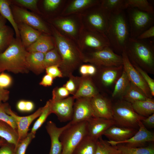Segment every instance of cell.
Returning a JSON list of instances; mask_svg holds the SVG:
<instances>
[{
  "label": "cell",
  "mask_w": 154,
  "mask_h": 154,
  "mask_svg": "<svg viewBox=\"0 0 154 154\" xmlns=\"http://www.w3.org/2000/svg\"><path fill=\"white\" fill-rule=\"evenodd\" d=\"M44 109L38 119L34 123L31 132L36 134V131L40 127L46 120L48 116L51 114L49 103L48 101L44 105Z\"/></svg>",
  "instance_id": "cell-39"
},
{
  "label": "cell",
  "mask_w": 154,
  "mask_h": 154,
  "mask_svg": "<svg viewBox=\"0 0 154 154\" xmlns=\"http://www.w3.org/2000/svg\"><path fill=\"white\" fill-rule=\"evenodd\" d=\"M115 125L113 119L92 117L87 121V135L98 140L108 128Z\"/></svg>",
  "instance_id": "cell-17"
},
{
  "label": "cell",
  "mask_w": 154,
  "mask_h": 154,
  "mask_svg": "<svg viewBox=\"0 0 154 154\" xmlns=\"http://www.w3.org/2000/svg\"><path fill=\"white\" fill-rule=\"evenodd\" d=\"M44 108V106L39 108L33 114L29 116H20L12 111L9 106L7 108L6 113L13 117L16 123L19 143L26 137L28 133L30 125L35 119L40 116Z\"/></svg>",
  "instance_id": "cell-12"
},
{
  "label": "cell",
  "mask_w": 154,
  "mask_h": 154,
  "mask_svg": "<svg viewBox=\"0 0 154 154\" xmlns=\"http://www.w3.org/2000/svg\"><path fill=\"white\" fill-rule=\"evenodd\" d=\"M6 19L1 15H0V29L5 25Z\"/></svg>",
  "instance_id": "cell-58"
},
{
  "label": "cell",
  "mask_w": 154,
  "mask_h": 154,
  "mask_svg": "<svg viewBox=\"0 0 154 154\" xmlns=\"http://www.w3.org/2000/svg\"><path fill=\"white\" fill-rule=\"evenodd\" d=\"M87 135V121L71 124L61 135V154H73L82 139Z\"/></svg>",
  "instance_id": "cell-6"
},
{
  "label": "cell",
  "mask_w": 154,
  "mask_h": 154,
  "mask_svg": "<svg viewBox=\"0 0 154 154\" xmlns=\"http://www.w3.org/2000/svg\"><path fill=\"white\" fill-rule=\"evenodd\" d=\"M130 82L126 73L123 70L121 75L115 84L112 94V97L121 99L127 89Z\"/></svg>",
  "instance_id": "cell-31"
},
{
  "label": "cell",
  "mask_w": 154,
  "mask_h": 154,
  "mask_svg": "<svg viewBox=\"0 0 154 154\" xmlns=\"http://www.w3.org/2000/svg\"><path fill=\"white\" fill-rule=\"evenodd\" d=\"M7 142V141L3 139H0V146Z\"/></svg>",
  "instance_id": "cell-59"
},
{
  "label": "cell",
  "mask_w": 154,
  "mask_h": 154,
  "mask_svg": "<svg viewBox=\"0 0 154 154\" xmlns=\"http://www.w3.org/2000/svg\"><path fill=\"white\" fill-rule=\"evenodd\" d=\"M61 62V57L56 49L54 48L45 54L44 64L45 69L55 65H58L59 67Z\"/></svg>",
  "instance_id": "cell-37"
},
{
  "label": "cell",
  "mask_w": 154,
  "mask_h": 154,
  "mask_svg": "<svg viewBox=\"0 0 154 154\" xmlns=\"http://www.w3.org/2000/svg\"><path fill=\"white\" fill-rule=\"evenodd\" d=\"M69 79L63 86L69 92L73 95L77 91L81 79V77H75L72 74L70 76Z\"/></svg>",
  "instance_id": "cell-43"
},
{
  "label": "cell",
  "mask_w": 154,
  "mask_h": 154,
  "mask_svg": "<svg viewBox=\"0 0 154 154\" xmlns=\"http://www.w3.org/2000/svg\"><path fill=\"white\" fill-rule=\"evenodd\" d=\"M93 81L89 76L81 77L78 88L73 96L75 99L83 98H91L98 94Z\"/></svg>",
  "instance_id": "cell-20"
},
{
  "label": "cell",
  "mask_w": 154,
  "mask_h": 154,
  "mask_svg": "<svg viewBox=\"0 0 154 154\" xmlns=\"http://www.w3.org/2000/svg\"><path fill=\"white\" fill-rule=\"evenodd\" d=\"M35 134L31 132L25 139L19 142L15 147L14 154H25L29 145L35 137Z\"/></svg>",
  "instance_id": "cell-40"
},
{
  "label": "cell",
  "mask_w": 154,
  "mask_h": 154,
  "mask_svg": "<svg viewBox=\"0 0 154 154\" xmlns=\"http://www.w3.org/2000/svg\"><path fill=\"white\" fill-rule=\"evenodd\" d=\"M60 0H45L44 4L45 9L48 11H52L56 9L59 5Z\"/></svg>",
  "instance_id": "cell-51"
},
{
  "label": "cell",
  "mask_w": 154,
  "mask_h": 154,
  "mask_svg": "<svg viewBox=\"0 0 154 154\" xmlns=\"http://www.w3.org/2000/svg\"><path fill=\"white\" fill-rule=\"evenodd\" d=\"M101 70L100 80L102 85L106 87L115 84L123 70L122 65L119 66L102 67Z\"/></svg>",
  "instance_id": "cell-22"
},
{
  "label": "cell",
  "mask_w": 154,
  "mask_h": 154,
  "mask_svg": "<svg viewBox=\"0 0 154 154\" xmlns=\"http://www.w3.org/2000/svg\"><path fill=\"white\" fill-rule=\"evenodd\" d=\"M131 104L135 112L141 116L147 117L154 114V100L153 98L137 101Z\"/></svg>",
  "instance_id": "cell-26"
},
{
  "label": "cell",
  "mask_w": 154,
  "mask_h": 154,
  "mask_svg": "<svg viewBox=\"0 0 154 154\" xmlns=\"http://www.w3.org/2000/svg\"><path fill=\"white\" fill-rule=\"evenodd\" d=\"M45 69L46 74L51 76L54 79L63 76L61 71L59 68V66L58 65L49 66L46 68Z\"/></svg>",
  "instance_id": "cell-48"
},
{
  "label": "cell",
  "mask_w": 154,
  "mask_h": 154,
  "mask_svg": "<svg viewBox=\"0 0 154 154\" xmlns=\"http://www.w3.org/2000/svg\"><path fill=\"white\" fill-rule=\"evenodd\" d=\"M113 111L115 125L120 127L137 129L139 122L145 117L136 113L131 103L122 99L113 105Z\"/></svg>",
  "instance_id": "cell-5"
},
{
  "label": "cell",
  "mask_w": 154,
  "mask_h": 154,
  "mask_svg": "<svg viewBox=\"0 0 154 154\" xmlns=\"http://www.w3.org/2000/svg\"><path fill=\"white\" fill-rule=\"evenodd\" d=\"M111 14L101 5L90 12L87 21L92 31L105 33L108 28Z\"/></svg>",
  "instance_id": "cell-9"
},
{
  "label": "cell",
  "mask_w": 154,
  "mask_h": 154,
  "mask_svg": "<svg viewBox=\"0 0 154 154\" xmlns=\"http://www.w3.org/2000/svg\"><path fill=\"white\" fill-rule=\"evenodd\" d=\"M136 129L120 127L113 125L108 128L103 135L109 139L107 141L111 145L114 146L121 142L128 139L137 131Z\"/></svg>",
  "instance_id": "cell-18"
},
{
  "label": "cell",
  "mask_w": 154,
  "mask_h": 154,
  "mask_svg": "<svg viewBox=\"0 0 154 154\" xmlns=\"http://www.w3.org/2000/svg\"><path fill=\"white\" fill-rule=\"evenodd\" d=\"M90 102L95 117L113 119V104L109 99L98 94Z\"/></svg>",
  "instance_id": "cell-15"
},
{
  "label": "cell",
  "mask_w": 154,
  "mask_h": 154,
  "mask_svg": "<svg viewBox=\"0 0 154 154\" xmlns=\"http://www.w3.org/2000/svg\"><path fill=\"white\" fill-rule=\"evenodd\" d=\"M71 124L70 121L64 126L59 127L53 121H50L47 122L45 127L51 140V147L49 154H61L62 145L60 140V136Z\"/></svg>",
  "instance_id": "cell-19"
},
{
  "label": "cell",
  "mask_w": 154,
  "mask_h": 154,
  "mask_svg": "<svg viewBox=\"0 0 154 154\" xmlns=\"http://www.w3.org/2000/svg\"><path fill=\"white\" fill-rule=\"evenodd\" d=\"M123 11L111 14L108 26L105 33L110 46L114 51L122 52L130 37L127 18Z\"/></svg>",
  "instance_id": "cell-3"
},
{
  "label": "cell",
  "mask_w": 154,
  "mask_h": 154,
  "mask_svg": "<svg viewBox=\"0 0 154 154\" xmlns=\"http://www.w3.org/2000/svg\"><path fill=\"white\" fill-rule=\"evenodd\" d=\"M87 61L101 68L119 66L123 63L121 55L115 53L110 46L92 52Z\"/></svg>",
  "instance_id": "cell-8"
},
{
  "label": "cell",
  "mask_w": 154,
  "mask_h": 154,
  "mask_svg": "<svg viewBox=\"0 0 154 154\" xmlns=\"http://www.w3.org/2000/svg\"><path fill=\"white\" fill-rule=\"evenodd\" d=\"M132 64L144 79L149 88L152 96H154V80L149 76L147 72L141 68L135 65Z\"/></svg>",
  "instance_id": "cell-45"
},
{
  "label": "cell",
  "mask_w": 154,
  "mask_h": 154,
  "mask_svg": "<svg viewBox=\"0 0 154 154\" xmlns=\"http://www.w3.org/2000/svg\"><path fill=\"white\" fill-rule=\"evenodd\" d=\"M17 108L19 111L25 112L26 100H19L17 104Z\"/></svg>",
  "instance_id": "cell-56"
},
{
  "label": "cell",
  "mask_w": 154,
  "mask_h": 154,
  "mask_svg": "<svg viewBox=\"0 0 154 154\" xmlns=\"http://www.w3.org/2000/svg\"><path fill=\"white\" fill-rule=\"evenodd\" d=\"M12 81L10 75L3 72L0 73V87L4 89L8 88L11 85Z\"/></svg>",
  "instance_id": "cell-47"
},
{
  "label": "cell",
  "mask_w": 154,
  "mask_h": 154,
  "mask_svg": "<svg viewBox=\"0 0 154 154\" xmlns=\"http://www.w3.org/2000/svg\"><path fill=\"white\" fill-rule=\"evenodd\" d=\"M101 5L113 14H119L125 9V0H103Z\"/></svg>",
  "instance_id": "cell-34"
},
{
  "label": "cell",
  "mask_w": 154,
  "mask_h": 154,
  "mask_svg": "<svg viewBox=\"0 0 154 154\" xmlns=\"http://www.w3.org/2000/svg\"><path fill=\"white\" fill-rule=\"evenodd\" d=\"M44 53L40 52H29L26 61L29 70L37 74L42 72L45 69L44 64Z\"/></svg>",
  "instance_id": "cell-24"
},
{
  "label": "cell",
  "mask_w": 154,
  "mask_h": 154,
  "mask_svg": "<svg viewBox=\"0 0 154 154\" xmlns=\"http://www.w3.org/2000/svg\"><path fill=\"white\" fill-rule=\"evenodd\" d=\"M15 146L6 142L0 146V154H14Z\"/></svg>",
  "instance_id": "cell-50"
},
{
  "label": "cell",
  "mask_w": 154,
  "mask_h": 154,
  "mask_svg": "<svg viewBox=\"0 0 154 154\" xmlns=\"http://www.w3.org/2000/svg\"><path fill=\"white\" fill-rule=\"evenodd\" d=\"M29 52L20 38L14 39L0 53V73L5 70L15 74L28 72L26 58Z\"/></svg>",
  "instance_id": "cell-2"
},
{
  "label": "cell",
  "mask_w": 154,
  "mask_h": 154,
  "mask_svg": "<svg viewBox=\"0 0 154 154\" xmlns=\"http://www.w3.org/2000/svg\"><path fill=\"white\" fill-rule=\"evenodd\" d=\"M9 3L7 0H0V14L9 21L14 29L17 38H19L20 37L18 25L14 20Z\"/></svg>",
  "instance_id": "cell-32"
},
{
  "label": "cell",
  "mask_w": 154,
  "mask_h": 154,
  "mask_svg": "<svg viewBox=\"0 0 154 154\" xmlns=\"http://www.w3.org/2000/svg\"><path fill=\"white\" fill-rule=\"evenodd\" d=\"M21 41L27 48L36 41L41 34V32L23 23L18 25Z\"/></svg>",
  "instance_id": "cell-23"
},
{
  "label": "cell",
  "mask_w": 154,
  "mask_h": 154,
  "mask_svg": "<svg viewBox=\"0 0 154 154\" xmlns=\"http://www.w3.org/2000/svg\"></svg>",
  "instance_id": "cell-60"
},
{
  "label": "cell",
  "mask_w": 154,
  "mask_h": 154,
  "mask_svg": "<svg viewBox=\"0 0 154 154\" xmlns=\"http://www.w3.org/2000/svg\"><path fill=\"white\" fill-rule=\"evenodd\" d=\"M76 99L73 106L72 119L70 121L72 124L87 121L95 117L90 103V98H81Z\"/></svg>",
  "instance_id": "cell-13"
},
{
  "label": "cell",
  "mask_w": 154,
  "mask_h": 154,
  "mask_svg": "<svg viewBox=\"0 0 154 154\" xmlns=\"http://www.w3.org/2000/svg\"><path fill=\"white\" fill-rule=\"evenodd\" d=\"M143 125L146 128L154 127V114L147 117H145L141 121Z\"/></svg>",
  "instance_id": "cell-53"
},
{
  "label": "cell",
  "mask_w": 154,
  "mask_h": 154,
  "mask_svg": "<svg viewBox=\"0 0 154 154\" xmlns=\"http://www.w3.org/2000/svg\"><path fill=\"white\" fill-rule=\"evenodd\" d=\"M34 108V104L33 102L26 100L25 112H30L32 111Z\"/></svg>",
  "instance_id": "cell-57"
},
{
  "label": "cell",
  "mask_w": 154,
  "mask_h": 154,
  "mask_svg": "<svg viewBox=\"0 0 154 154\" xmlns=\"http://www.w3.org/2000/svg\"><path fill=\"white\" fill-rule=\"evenodd\" d=\"M9 106L7 103L0 102V120L7 123L17 131V125L14 119L6 112V109Z\"/></svg>",
  "instance_id": "cell-41"
},
{
  "label": "cell",
  "mask_w": 154,
  "mask_h": 154,
  "mask_svg": "<svg viewBox=\"0 0 154 154\" xmlns=\"http://www.w3.org/2000/svg\"><path fill=\"white\" fill-rule=\"evenodd\" d=\"M9 92L5 89L0 87V102H5L9 98Z\"/></svg>",
  "instance_id": "cell-55"
},
{
  "label": "cell",
  "mask_w": 154,
  "mask_h": 154,
  "mask_svg": "<svg viewBox=\"0 0 154 154\" xmlns=\"http://www.w3.org/2000/svg\"><path fill=\"white\" fill-rule=\"evenodd\" d=\"M80 73L83 76H90L95 74L97 72L95 66L93 65H83L79 69Z\"/></svg>",
  "instance_id": "cell-46"
},
{
  "label": "cell",
  "mask_w": 154,
  "mask_h": 154,
  "mask_svg": "<svg viewBox=\"0 0 154 154\" xmlns=\"http://www.w3.org/2000/svg\"><path fill=\"white\" fill-rule=\"evenodd\" d=\"M114 146L119 151L120 154H154L153 144L140 147H130L121 144Z\"/></svg>",
  "instance_id": "cell-30"
},
{
  "label": "cell",
  "mask_w": 154,
  "mask_h": 154,
  "mask_svg": "<svg viewBox=\"0 0 154 154\" xmlns=\"http://www.w3.org/2000/svg\"><path fill=\"white\" fill-rule=\"evenodd\" d=\"M154 37V26H153L147 29L136 38L140 40L147 39Z\"/></svg>",
  "instance_id": "cell-52"
},
{
  "label": "cell",
  "mask_w": 154,
  "mask_h": 154,
  "mask_svg": "<svg viewBox=\"0 0 154 154\" xmlns=\"http://www.w3.org/2000/svg\"><path fill=\"white\" fill-rule=\"evenodd\" d=\"M12 30L6 25L0 29V53L10 45L13 39Z\"/></svg>",
  "instance_id": "cell-35"
},
{
  "label": "cell",
  "mask_w": 154,
  "mask_h": 154,
  "mask_svg": "<svg viewBox=\"0 0 154 154\" xmlns=\"http://www.w3.org/2000/svg\"><path fill=\"white\" fill-rule=\"evenodd\" d=\"M126 9L130 38H136L145 31L154 26V14L134 8Z\"/></svg>",
  "instance_id": "cell-7"
},
{
  "label": "cell",
  "mask_w": 154,
  "mask_h": 154,
  "mask_svg": "<svg viewBox=\"0 0 154 154\" xmlns=\"http://www.w3.org/2000/svg\"><path fill=\"white\" fill-rule=\"evenodd\" d=\"M154 141V133L145 127L141 121L139 124L138 130L132 137L118 143L117 145L124 144V145L129 147H140L146 146L147 143Z\"/></svg>",
  "instance_id": "cell-16"
},
{
  "label": "cell",
  "mask_w": 154,
  "mask_h": 154,
  "mask_svg": "<svg viewBox=\"0 0 154 154\" xmlns=\"http://www.w3.org/2000/svg\"><path fill=\"white\" fill-rule=\"evenodd\" d=\"M121 54L123 69L126 73L130 81L141 89L148 98H153L148 85L130 61L124 50Z\"/></svg>",
  "instance_id": "cell-10"
},
{
  "label": "cell",
  "mask_w": 154,
  "mask_h": 154,
  "mask_svg": "<svg viewBox=\"0 0 154 154\" xmlns=\"http://www.w3.org/2000/svg\"><path fill=\"white\" fill-rule=\"evenodd\" d=\"M88 33L84 39V43L88 47L95 50L110 46L108 40L105 33L95 31Z\"/></svg>",
  "instance_id": "cell-21"
},
{
  "label": "cell",
  "mask_w": 154,
  "mask_h": 154,
  "mask_svg": "<svg viewBox=\"0 0 154 154\" xmlns=\"http://www.w3.org/2000/svg\"><path fill=\"white\" fill-rule=\"evenodd\" d=\"M148 98L141 89L130 82L127 89L121 99L131 104L135 101L145 100Z\"/></svg>",
  "instance_id": "cell-29"
},
{
  "label": "cell",
  "mask_w": 154,
  "mask_h": 154,
  "mask_svg": "<svg viewBox=\"0 0 154 154\" xmlns=\"http://www.w3.org/2000/svg\"><path fill=\"white\" fill-rule=\"evenodd\" d=\"M70 93L64 86L54 88L52 92V98L50 100L55 102L64 99L68 97Z\"/></svg>",
  "instance_id": "cell-44"
},
{
  "label": "cell",
  "mask_w": 154,
  "mask_h": 154,
  "mask_svg": "<svg viewBox=\"0 0 154 154\" xmlns=\"http://www.w3.org/2000/svg\"><path fill=\"white\" fill-rule=\"evenodd\" d=\"M98 140L86 135L77 146L73 154H95Z\"/></svg>",
  "instance_id": "cell-27"
},
{
  "label": "cell",
  "mask_w": 154,
  "mask_h": 154,
  "mask_svg": "<svg viewBox=\"0 0 154 154\" xmlns=\"http://www.w3.org/2000/svg\"><path fill=\"white\" fill-rule=\"evenodd\" d=\"M98 1L92 0H76L69 6L68 11H74L87 6H92L96 5Z\"/></svg>",
  "instance_id": "cell-42"
},
{
  "label": "cell",
  "mask_w": 154,
  "mask_h": 154,
  "mask_svg": "<svg viewBox=\"0 0 154 154\" xmlns=\"http://www.w3.org/2000/svg\"><path fill=\"white\" fill-rule=\"evenodd\" d=\"M54 36L61 58L60 67L63 76H69L79 63V55L70 42L55 31Z\"/></svg>",
  "instance_id": "cell-4"
},
{
  "label": "cell",
  "mask_w": 154,
  "mask_h": 154,
  "mask_svg": "<svg viewBox=\"0 0 154 154\" xmlns=\"http://www.w3.org/2000/svg\"><path fill=\"white\" fill-rule=\"evenodd\" d=\"M95 154H120L119 151L109 143L108 141L103 139L102 137L98 140Z\"/></svg>",
  "instance_id": "cell-36"
},
{
  "label": "cell",
  "mask_w": 154,
  "mask_h": 154,
  "mask_svg": "<svg viewBox=\"0 0 154 154\" xmlns=\"http://www.w3.org/2000/svg\"><path fill=\"white\" fill-rule=\"evenodd\" d=\"M134 8L144 12L154 14L153 6L147 0H125V9Z\"/></svg>",
  "instance_id": "cell-33"
},
{
  "label": "cell",
  "mask_w": 154,
  "mask_h": 154,
  "mask_svg": "<svg viewBox=\"0 0 154 154\" xmlns=\"http://www.w3.org/2000/svg\"><path fill=\"white\" fill-rule=\"evenodd\" d=\"M54 48V45L49 36L41 34L38 39L26 48L29 52H38L46 53Z\"/></svg>",
  "instance_id": "cell-25"
},
{
  "label": "cell",
  "mask_w": 154,
  "mask_h": 154,
  "mask_svg": "<svg viewBox=\"0 0 154 154\" xmlns=\"http://www.w3.org/2000/svg\"><path fill=\"white\" fill-rule=\"evenodd\" d=\"M124 50L132 64L147 73H153L154 47L152 41L130 37Z\"/></svg>",
  "instance_id": "cell-1"
},
{
  "label": "cell",
  "mask_w": 154,
  "mask_h": 154,
  "mask_svg": "<svg viewBox=\"0 0 154 154\" xmlns=\"http://www.w3.org/2000/svg\"><path fill=\"white\" fill-rule=\"evenodd\" d=\"M0 138L14 145L15 147L19 143L17 131L6 122L0 120Z\"/></svg>",
  "instance_id": "cell-28"
},
{
  "label": "cell",
  "mask_w": 154,
  "mask_h": 154,
  "mask_svg": "<svg viewBox=\"0 0 154 154\" xmlns=\"http://www.w3.org/2000/svg\"><path fill=\"white\" fill-rule=\"evenodd\" d=\"M74 98L68 97L64 99L55 102L48 100L51 113L55 114L61 122L71 121L72 119Z\"/></svg>",
  "instance_id": "cell-11"
},
{
  "label": "cell",
  "mask_w": 154,
  "mask_h": 154,
  "mask_svg": "<svg viewBox=\"0 0 154 154\" xmlns=\"http://www.w3.org/2000/svg\"><path fill=\"white\" fill-rule=\"evenodd\" d=\"M15 1L19 4L35 11H37V0H16Z\"/></svg>",
  "instance_id": "cell-49"
},
{
  "label": "cell",
  "mask_w": 154,
  "mask_h": 154,
  "mask_svg": "<svg viewBox=\"0 0 154 154\" xmlns=\"http://www.w3.org/2000/svg\"><path fill=\"white\" fill-rule=\"evenodd\" d=\"M14 15L20 23L28 25L40 32L49 33L45 24L37 16L26 10L16 6L13 7Z\"/></svg>",
  "instance_id": "cell-14"
},
{
  "label": "cell",
  "mask_w": 154,
  "mask_h": 154,
  "mask_svg": "<svg viewBox=\"0 0 154 154\" xmlns=\"http://www.w3.org/2000/svg\"><path fill=\"white\" fill-rule=\"evenodd\" d=\"M53 78L49 74H46L42 78L39 84L45 87L51 86L53 82Z\"/></svg>",
  "instance_id": "cell-54"
},
{
  "label": "cell",
  "mask_w": 154,
  "mask_h": 154,
  "mask_svg": "<svg viewBox=\"0 0 154 154\" xmlns=\"http://www.w3.org/2000/svg\"><path fill=\"white\" fill-rule=\"evenodd\" d=\"M56 25L63 31L72 35H74L76 33V29L74 22L70 19H59L56 21Z\"/></svg>",
  "instance_id": "cell-38"
}]
</instances>
